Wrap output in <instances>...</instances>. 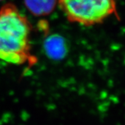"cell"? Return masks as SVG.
I'll list each match as a JSON object with an SVG mask.
<instances>
[{
    "label": "cell",
    "mask_w": 125,
    "mask_h": 125,
    "mask_svg": "<svg viewBox=\"0 0 125 125\" xmlns=\"http://www.w3.org/2000/svg\"><path fill=\"white\" fill-rule=\"evenodd\" d=\"M31 24L13 4L0 9V61L14 64L33 65L36 59L31 54Z\"/></svg>",
    "instance_id": "obj_1"
},
{
    "label": "cell",
    "mask_w": 125,
    "mask_h": 125,
    "mask_svg": "<svg viewBox=\"0 0 125 125\" xmlns=\"http://www.w3.org/2000/svg\"><path fill=\"white\" fill-rule=\"evenodd\" d=\"M67 20L83 26L103 22L116 12L115 0H58Z\"/></svg>",
    "instance_id": "obj_2"
},
{
    "label": "cell",
    "mask_w": 125,
    "mask_h": 125,
    "mask_svg": "<svg viewBox=\"0 0 125 125\" xmlns=\"http://www.w3.org/2000/svg\"><path fill=\"white\" fill-rule=\"evenodd\" d=\"M44 49L47 56L54 61H60L64 58L67 52L65 39L58 34L49 36L44 42Z\"/></svg>",
    "instance_id": "obj_3"
},
{
    "label": "cell",
    "mask_w": 125,
    "mask_h": 125,
    "mask_svg": "<svg viewBox=\"0 0 125 125\" xmlns=\"http://www.w3.org/2000/svg\"><path fill=\"white\" fill-rule=\"evenodd\" d=\"M30 13L36 16H45L53 11L58 0H24Z\"/></svg>",
    "instance_id": "obj_4"
},
{
    "label": "cell",
    "mask_w": 125,
    "mask_h": 125,
    "mask_svg": "<svg viewBox=\"0 0 125 125\" xmlns=\"http://www.w3.org/2000/svg\"><path fill=\"white\" fill-rule=\"evenodd\" d=\"M3 1V0H0V1Z\"/></svg>",
    "instance_id": "obj_5"
}]
</instances>
